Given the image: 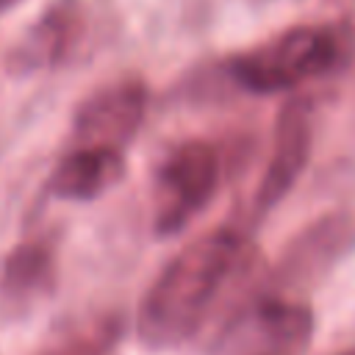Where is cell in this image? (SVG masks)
Returning <instances> with one entry per match:
<instances>
[{
  "instance_id": "obj_9",
  "label": "cell",
  "mask_w": 355,
  "mask_h": 355,
  "mask_svg": "<svg viewBox=\"0 0 355 355\" xmlns=\"http://www.w3.org/2000/svg\"><path fill=\"white\" fill-rule=\"evenodd\" d=\"M119 338V316L92 313L61 324L36 355H105Z\"/></svg>"
},
{
  "instance_id": "obj_10",
  "label": "cell",
  "mask_w": 355,
  "mask_h": 355,
  "mask_svg": "<svg viewBox=\"0 0 355 355\" xmlns=\"http://www.w3.org/2000/svg\"><path fill=\"white\" fill-rule=\"evenodd\" d=\"M258 316H261V324H263V330H266V336L277 352L297 355L305 349L311 330H313V313L308 305L269 297L261 305Z\"/></svg>"
},
{
  "instance_id": "obj_6",
  "label": "cell",
  "mask_w": 355,
  "mask_h": 355,
  "mask_svg": "<svg viewBox=\"0 0 355 355\" xmlns=\"http://www.w3.org/2000/svg\"><path fill=\"white\" fill-rule=\"evenodd\" d=\"M311 141H313L311 105L300 97L283 103L277 122H275L272 155H269L266 172L255 191V208L261 214L275 208L294 189L297 178L302 175V169L311 158Z\"/></svg>"
},
{
  "instance_id": "obj_8",
  "label": "cell",
  "mask_w": 355,
  "mask_h": 355,
  "mask_svg": "<svg viewBox=\"0 0 355 355\" xmlns=\"http://www.w3.org/2000/svg\"><path fill=\"white\" fill-rule=\"evenodd\" d=\"M122 178H125V155L119 150L75 147L55 164L47 189L61 200H94L111 191Z\"/></svg>"
},
{
  "instance_id": "obj_5",
  "label": "cell",
  "mask_w": 355,
  "mask_h": 355,
  "mask_svg": "<svg viewBox=\"0 0 355 355\" xmlns=\"http://www.w3.org/2000/svg\"><path fill=\"white\" fill-rule=\"evenodd\" d=\"M147 111V86L139 78H122L92 92L75 111V147L119 150L139 133Z\"/></svg>"
},
{
  "instance_id": "obj_3",
  "label": "cell",
  "mask_w": 355,
  "mask_h": 355,
  "mask_svg": "<svg viewBox=\"0 0 355 355\" xmlns=\"http://www.w3.org/2000/svg\"><path fill=\"white\" fill-rule=\"evenodd\" d=\"M222 180L219 153L200 139L183 141L161 166L155 230L161 236L178 233L200 208L211 202Z\"/></svg>"
},
{
  "instance_id": "obj_1",
  "label": "cell",
  "mask_w": 355,
  "mask_h": 355,
  "mask_svg": "<svg viewBox=\"0 0 355 355\" xmlns=\"http://www.w3.org/2000/svg\"><path fill=\"white\" fill-rule=\"evenodd\" d=\"M247 263L250 247L233 230H216L186 244L147 288L136 313L139 338L155 349L183 344Z\"/></svg>"
},
{
  "instance_id": "obj_2",
  "label": "cell",
  "mask_w": 355,
  "mask_h": 355,
  "mask_svg": "<svg viewBox=\"0 0 355 355\" xmlns=\"http://www.w3.org/2000/svg\"><path fill=\"white\" fill-rule=\"evenodd\" d=\"M349 33L330 25L291 28L227 61V80L252 94H275L344 64Z\"/></svg>"
},
{
  "instance_id": "obj_13",
  "label": "cell",
  "mask_w": 355,
  "mask_h": 355,
  "mask_svg": "<svg viewBox=\"0 0 355 355\" xmlns=\"http://www.w3.org/2000/svg\"><path fill=\"white\" fill-rule=\"evenodd\" d=\"M341 355H355V347H352V349H347V352H341Z\"/></svg>"
},
{
  "instance_id": "obj_11",
  "label": "cell",
  "mask_w": 355,
  "mask_h": 355,
  "mask_svg": "<svg viewBox=\"0 0 355 355\" xmlns=\"http://www.w3.org/2000/svg\"><path fill=\"white\" fill-rule=\"evenodd\" d=\"M53 252L39 244V241H28L19 244L8 252L6 263H3V288L14 297H28L33 291H42L53 283Z\"/></svg>"
},
{
  "instance_id": "obj_12",
  "label": "cell",
  "mask_w": 355,
  "mask_h": 355,
  "mask_svg": "<svg viewBox=\"0 0 355 355\" xmlns=\"http://www.w3.org/2000/svg\"><path fill=\"white\" fill-rule=\"evenodd\" d=\"M17 3H22V0H0V14H3V11H8V8H14Z\"/></svg>"
},
{
  "instance_id": "obj_7",
  "label": "cell",
  "mask_w": 355,
  "mask_h": 355,
  "mask_svg": "<svg viewBox=\"0 0 355 355\" xmlns=\"http://www.w3.org/2000/svg\"><path fill=\"white\" fill-rule=\"evenodd\" d=\"M83 31L80 0H53L44 14L25 31V36L8 53V69L28 75L50 69L67 58Z\"/></svg>"
},
{
  "instance_id": "obj_4",
  "label": "cell",
  "mask_w": 355,
  "mask_h": 355,
  "mask_svg": "<svg viewBox=\"0 0 355 355\" xmlns=\"http://www.w3.org/2000/svg\"><path fill=\"white\" fill-rule=\"evenodd\" d=\"M355 219L349 214H327L302 227L280 252L272 283L280 291H308L352 250Z\"/></svg>"
}]
</instances>
